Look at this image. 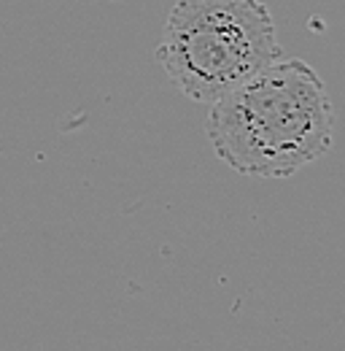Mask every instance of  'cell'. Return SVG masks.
I'll use <instances>...</instances> for the list:
<instances>
[{
    "label": "cell",
    "mask_w": 345,
    "mask_h": 351,
    "mask_svg": "<svg viewBox=\"0 0 345 351\" xmlns=\"http://www.w3.org/2000/svg\"><path fill=\"white\" fill-rule=\"evenodd\" d=\"M278 57L275 19L261 0H178L157 44L170 84L205 106Z\"/></svg>",
    "instance_id": "obj_2"
},
{
    "label": "cell",
    "mask_w": 345,
    "mask_h": 351,
    "mask_svg": "<svg viewBox=\"0 0 345 351\" xmlns=\"http://www.w3.org/2000/svg\"><path fill=\"white\" fill-rule=\"evenodd\" d=\"M335 108L305 60H272L211 103L216 157L251 178H289L329 154Z\"/></svg>",
    "instance_id": "obj_1"
}]
</instances>
